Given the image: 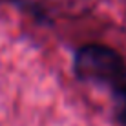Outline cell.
Returning a JSON list of instances; mask_svg holds the SVG:
<instances>
[{
	"label": "cell",
	"mask_w": 126,
	"mask_h": 126,
	"mask_svg": "<svg viewBox=\"0 0 126 126\" xmlns=\"http://www.w3.org/2000/svg\"><path fill=\"white\" fill-rule=\"evenodd\" d=\"M73 73L80 82L110 92L113 101L126 95V60L110 46H80L73 55Z\"/></svg>",
	"instance_id": "1"
},
{
	"label": "cell",
	"mask_w": 126,
	"mask_h": 126,
	"mask_svg": "<svg viewBox=\"0 0 126 126\" xmlns=\"http://www.w3.org/2000/svg\"><path fill=\"white\" fill-rule=\"evenodd\" d=\"M113 102H115V108H113L115 121L121 126H126V95H123L121 99H117Z\"/></svg>",
	"instance_id": "2"
}]
</instances>
